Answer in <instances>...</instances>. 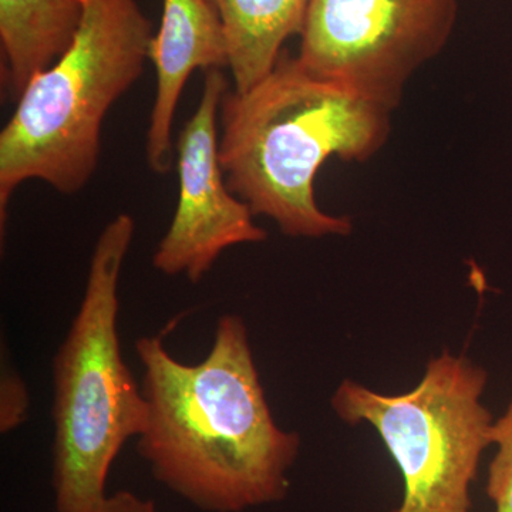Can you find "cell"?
Returning a JSON list of instances; mask_svg holds the SVG:
<instances>
[{"instance_id":"cell-10","label":"cell","mask_w":512,"mask_h":512,"mask_svg":"<svg viewBox=\"0 0 512 512\" xmlns=\"http://www.w3.org/2000/svg\"><path fill=\"white\" fill-rule=\"evenodd\" d=\"M227 39L235 92L271 73L286 40L299 35L312 0H208Z\"/></svg>"},{"instance_id":"cell-11","label":"cell","mask_w":512,"mask_h":512,"mask_svg":"<svg viewBox=\"0 0 512 512\" xmlns=\"http://www.w3.org/2000/svg\"><path fill=\"white\" fill-rule=\"evenodd\" d=\"M490 443L495 453L485 493L495 512H512V396L505 412L491 424Z\"/></svg>"},{"instance_id":"cell-5","label":"cell","mask_w":512,"mask_h":512,"mask_svg":"<svg viewBox=\"0 0 512 512\" xmlns=\"http://www.w3.org/2000/svg\"><path fill=\"white\" fill-rule=\"evenodd\" d=\"M488 373L466 355L431 357L419 384L377 393L343 380L332 396L345 423H367L399 468L403 497L390 512H471V487L494 417L484 406Z\"/></svg>"},{"instance_id":"cell-7","label":"cell","mask_w":512,"mask_h":512,"mask_svg":"<svg viewBox=\"0 0 512 512\" xmlns=\"http://www.w3.org/2000/svg\"><path fill=\"white\" fill-rule=\"evenodd\" d=\"M228 90L221 69L205 72L200 104L175 147L177 208L153 256L161 274L184 275L192 284L202 281L225 249L266 239L264 229L254 222V212L232 194L222 171L218 117Z\"/></svg>"},{"instance_id":"cell-8","label":"cell","mask_w":512,"mask_h":512,"mask_svg":"<svg viewBox=\"0 0 512 512\" xmlns=\"http://www.w3.org/2000/svg\"><path fill=\"white\" fill-rule=\"evenodd\" d=\"M150 60L156 67L157 92L147 131V160L154 173L165 174L173 165L174 116L185 83L195 70L229 66L224 28L211 3L163 0Z\"/></svg>"},{"instance_id":"cell-9","label":"cell","mask_w":512,"mask_h":512,"mask_svg":"<svg viewBox=\"0 0 512 512\" xmlns=\"http://www.w3.org/2000/svg\"><path fill=\"white\" fill-rule=\"evenodd\" d=\"M86 0H0L2 77L18 101L30 82L72 46Z\"/></svg>"},{"instance_id":"cell-3","label":"cell","mask_w":512,"mask_h":512,"mask_svg":"<svg viewBox=\"0 0 512 512\" xmlns=\"http://www.w3.org/2000/svg\"><path fill=\"white\" fill-rule=\"evenodd\" d=\"M153 26L137 0H86L72 46L19 97L0 133V227L13 192L40 180L83 190L99 165L101 127L150 60Z\"/></svg>"},{"instance_id":"cell-12","label":"cell","mask_w":512,"mask_h":512,"mask_svg":"<svg viewBox=\"0 0 512 512\" xmlns=\"http://www.w3.org/2000/svg\"><path fill=\"white\" fill-rule=\"evenodd\" d=\"M29 409L28 386L3 349L0 366V433L9 434L19 429L28 420Z\"/></svg>"},{"instance_id":"cell-13","label":"cell","mask_w":512,"mask_h":512,"mask_svg":"<svg viewBox=\"0 0 512 512\" xmlns=\"http://www.w3.org/2000/svg\"><path fill=\"white\" fill-rule=\"evenodd\" d=\"M96 512H160L156 503L148 498L131 493V491H117L109 495Z\"/></svg>"},{"instance_id":"cell-4","label":"cell","mask_w":512,"mask_h":512,"mask_svg":"<svg viewBox=\"0 0 512 512\" xmlns=\"http://www.w3.org/2000/svg\"><path fill=\"white\" fill-rule=\"evenodd\" d=\"M136 222L101 231L79 311L53 360V490L57 512H96L121 448L148 423L143 389L121 355L119 282Z\"/></svg>"},{"instance_id":"cell-6","label":"cell","mask_w":512,"mask_h":512,"mask_svg":"<svg viewBox=\"0 0 512 512\" xmlns=\"http://www.w3.org/2000/svg\"><path fill=\"white\" fill-rule=\"evenodd\" d=\"M458 0H312L298 62L394 110L414 73L447 45Z\"/></svg>"},{"instance_id":"cell-1","label":"cell","mask_w":512,"mask_h":512,"mask_svg":"<svg viewBox=\"0 0 512 512\" xmlns=\"http://www.w3.org/2000/svg\"><path fill=\"white\" fill-rule=\"evenodd\" d=\"M148 423L137 451L158 483L205 512L281 503L301 436L276 424L247 323L221 316L207 357L174 359L161 338L137 339Z\"/></svg>"},{"instance_id":"cell-2","label":"cell","mask_w":512,"mask_h":512,"mask_svg":"<svg viewBox=\"0 0 512 512\" xmlns=\"http://www.w3.org/2000/svg\"><path fill=\"white\" fill-rule=\"evenodd\" d=\"M392 110L316 76L282 52L247 92L220 109V163L232 194L292 238L346 237L348 217L319 207L315 181L330 158L366 161L386 144Z\"/></svg>"}]
</instances>
